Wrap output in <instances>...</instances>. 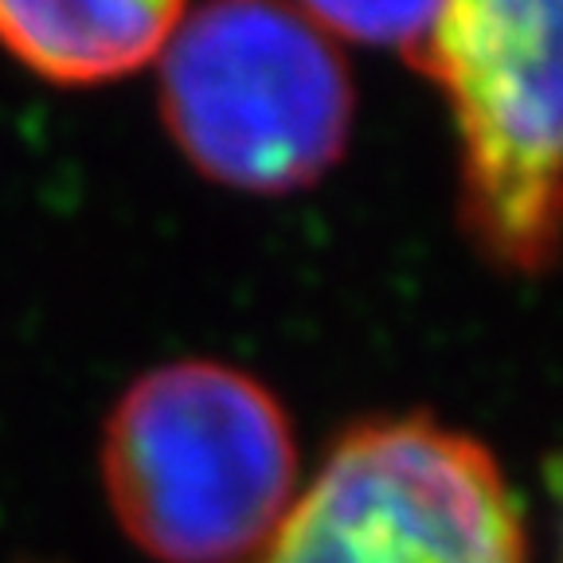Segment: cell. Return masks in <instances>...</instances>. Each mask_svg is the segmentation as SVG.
<instances>
[{
    "label": "cell",
    "mask_w": 563,
    "mask_h": 563,
    "mask_svg": "<svg viewBox=\"0 0 563 563\" xmlns=\"http://www.w3.org/2000/svg\"><path fill=\"white\" fill-rule=\"evenodd\" d=\"M188 0H0V47L59 87H95L161 59Z\"/></svg>",
    "instance_id": "obj_5"
},
{
    "label": "cell",
    "mask_w": 563,
    "mask_h": 563,
    "mask_svg": "<svg viewBox=\"0 0 563 563\" xmlns=\"http://www.w3.org/2000/svg\"><path fill=\"white\" fill-rule=\"evenodd\" d=\"M102 485L150 560L251 563L298 497L290 415L231 364L153 368L106 419Z\"/></svg>",
    "instance_id": "obj_1"
},
{
    "label": "cell",
    "mask_w": 563,
    "mask_h": 563,
    "mask_svg": "<svg viewBox=\"0 0 563 563\" xmlns=\"http://www.w3.org/2000/svg\"><path fill=\"white\" fill-rule=\"evenodd\" d=\"M415 67L454 110L477 246L540 274L560 231V0H446Z\"/></svg>",
    "instance_id": "obj_4"
},
{
    "label": "cell",
    "mask_w": 563,
    "mask_h": 563,
    "mask_svg": "<svg viewBox=\"0 0 563 563\" xmlns=\"http://www.w3.org/2000/svg\"><path fill=\"white\" fill-rule=\"evenodd\" d=\"M251 563H528L497 457L427 415L344 431Z\"/></svg>",
    "instance_id": "obj_3"
},
{
    "label": "cell",
    "mask_w": 563,
    "mask_h": 563,
    "mask_svg": "<svg viewBox=\"0 0 563 563\" xmlns=\"http://www.w3.org/2000/svg\"><path fill=\"white\" fill-rule=\"evenodd\" d=\"M161 114L208 180L282 196L341 161L352 79L333 40L286 0H208L161 52Z\"/></svg>",
    "instance_id": "obj_2"
},
{
    "label": "cell",
    "mask_w": 563,
    "mask_h": 563,
    "mask_svg": "<svg viewBox=\"0 0 563 563\" xmlns=\"http://www.w3.org/2000/svg\"><path fill=\"white\" fill-rule=\"evenodd\" d=\"M294 9L329 40L336 35L352 44L391 47L415 63L431 40L446 0H298Z\"/></svg>",
    "instance_id": "obj_6"
}]
</instances>
